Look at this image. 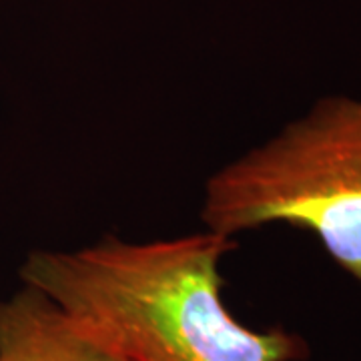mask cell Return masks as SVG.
<instances>
[{"instance_id": "obj_1", "label": "cell", "mask_w": 361, "mask_h": 361, "mask_svg": "<svg viewBox=\"0 0 361 361\" xmlns=\"http://www.w3.org/2000/svg\"><path fill=\"white\" fill-rule=\"evenodd\" d=\"M233 237L209 231L78 251H32L23 283L39 289L125 361H305L307 341L255 331L225 307L219 261Z\"/></svg>"}, {"instance_id": "obj_2", "label": "cell", "mask_w": 361, "mask_h": 361, "mask_svg": "<svg viewBox=\"0 0 361 361\" xmlns=\"http://www.w3.org/2000/svg\"><path fill=\"white\" fill-rule=\"evenodd\" d=\"M203 223L233 237L265 225L311 233L361 285V99L334 94L207 185Z\"/></svg>"}, {"instance_id": "obj_3", "label": "cell", "mask_w": 361, "mask_h": 361, "mask_svg": "<svg viewBox=\"0 0 361 361\" xmlns=\"http://www.w3.org/2000/svg\"><path fill=\"white\" fill-rule=\"evenodd\" d=\"M0 361H125L51 297L25 285L0 301Z\"/></svg>"}]
</instances>
